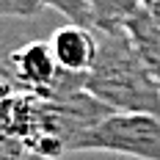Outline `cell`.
Instances as JSON below:
<instances>
[{"label":"cell","instance_id":"obj_1","mask_svg":"<svg viewBox=\"0 0 160 160\" xmlns=\"http://www.w3.org/2000/svg\"><path fill=\"white\" fill-rule=\"evenodd\" d=\"M99 47L91 69L86 72V91L105 108L124 113H155L160 116V86L144 64L130 33L97 31Z\"/></svg>","mask_w":160,"mask_h":160},{"label":"cell","instance_id":"obj_2","mask_svg":"<svg viewBox=\"0 0 160 160\" xmlns=\"http://www.w3.org/2000/svg\"><path fill=\"white\" fill-rule=\"evenodd\" d=\"M69 152H99L130 160H160V116L111 111L86 127L72 141Z\"/></svg>","mask_w":160,"mask_h":160},{"label":"cell","instance_id":"obj_3","mask_svg":"<svg viewBox=\"0 0 160 160\" xmlns=\"http://www.w3.org/2000/svg\"><path fill=\"white\" fill-rule=\"evenodd\" d=\"M6 64L11 69V80L17 86L36 91V94H50L58 80L64 75V69L55 61V52L50 42H28L22 47L11 50L8 55H3Z\"/></svg>","mask_w":160,"mask_h":160},{"label":"cell","instance_id":"obj_4","mask_svg":"<svg viewBox=\"0 0 160 160\" xmlns=\"http://www.w3.org/2000/svg\"><path fill=\"white\" fill-rule=\"evenodd\" d=\"M50 44L55 52V61L64 72H75V75H86L97 58V47H99V36L94 28L86 25H64L50 36Z\"/></svg>","mask_w":160,"mask_h":160},{"label":"cell","instance_id":"obj_5","mask_svg":"<svg viewBox=\"0 0 160 160\" xmlns=\"http://www.w3.org/2000/svg\"><path fill=\"white\" fill-rule=\"evenodd\" d=\"M124 31L130 33L132 44L138 47V52H141L144 64L149 66L155 83L160 86V22L152 17V11L144 6V8H138V11L127 19Z\"/></svg>","mask_w":160,"mask_h":160},{"label":"cell","instance_id":"obj_6","mask_svg":"<svg viewBox=\"0 0 160 160\" xmlns=\"http://www.w3.org/2000/svg\"><path fill=\"white\" fill-rule=\"evenodd\" d=\"M94 31H122L127 19L138 8H144V0H88Z\"/></svg>","mask_w":160,"mask_h":160},{"label":"cell","instance_id":"obj_7","mask_svg":"<svg viewBox=\"0 0 160 160\" xmlns=\"http://www.w3.org/2000/svg\"><path fill=\"white\" fill-rule=\"evenodd\" d=\"M44 8H52L72 25H86L94 28V17H91V3L88 0H39Z\"/></svg>","mask_w":160,"mask_h":160},{"label":"cell","instance_id":"obj_8","mask_svg":"<svg viewBox=\"0 0 160 160\" xmlns=\"http://www.w3.org/2000/svg\"><path fill=\"white\" fill-rule=\"evenodd\" d=\"M39 0H0V19H31L42 14Z\"/></svg>","mask_w":160,"mask_h":160},{"label":"cell","instance_id":"obj_9","mask_svg":"<svg viewBox=\"0 0 160 160\" xmlns=\"http://www.w3.org/2000/svg\"><path fill=\"white\" fill-rule=\"evenodd\" d=\"M3 80H11V69L6 64V58H0V83H3Z\"/></svg>","mask_w":160,"mask_h":160},{"label":"cell","instance_id":"obj_10","mask_svg":"<svg viewBox=\"0 0 160 160\" xmlns=\"http://www.w3.org/2000/svg\"><path fill=\"white\" fill-rule=\"evenodd\" d=\"M152 3H155V0H144V6H152Z\"/></svg>","mask_w":160,"mask_h":160}]
</instances>
